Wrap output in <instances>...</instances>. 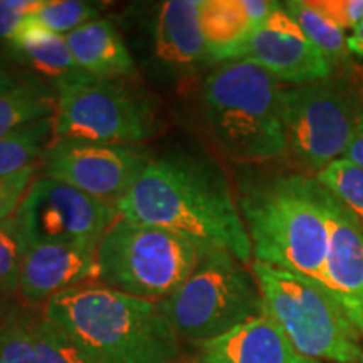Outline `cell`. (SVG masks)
I'll return each instance as SVG.
<instances>
[{
  "label": "cell",
  "mask_w": 363,
  "mask_h": 363,
  "mask_svg": "<svg viewBox=\"0 0 363 363\" xmlns=\"http://www.w3.org/2000/svg\"><path fill=\"white\" fill-rule=\"evenodd\" d=\"M29 363H99L93 357L81 350L76 343L49 323L43 316L40 318L38 340Z\"/></svg>",
  "instance_id": "obj_27"
},
{
  "label": "cell",
  "mask_w": 363,
  "mask_h": 363,
  "mask_svg": "<svg viewBox=\"0 0 363 363\" xmlns=\"http://www.w3.org/2000/svg\"><path fill=\"white\" fill-rule=\"evenodd\" d=\"M192 240L160 227L118 217L98 244V281L158 303L192 274L203 256Z\"/></svg>",
  "instance_id": "obj_7"
},
{
  "label": "cell",
  "mask_w": 363,
  "mask_h": 363,
  "mask_svg": "<svg viewBox=\"0 0 363 363\" xmlns=\"http://www.w3.org/2000/svg\"><path fill=\"white\" fill-rule=\"evenodd\" d=\"M197 347L201 363H320L301 355L266 313Z\"/></svg>",
  "instance_id": "obj_16"
},
{
  "label": "cell",
  "mask_w": 363,
  "mask_h": 363,
  "mask_svg": "<svg viewBox=\"0 0 363 363\" xmlns=\"http://www.w3.org/2000/svg\"><path fill=\"white\" fill-rule=\"evenodd\" d=\"M239 211L251 239L254 262L323 284L328 190L315 177L289 174L254 184L242 192Z\"/></svg>",
  "instance_id": "obj_3"
},
{
  "label": "cell",
  "mask_w": 363,
  "mask_h": 363,
  "mask_svg": "<svg viewBox=\"0 0 363 363\" xmlns=\"http://www.w3.org/2000/svg\"><path fill=\"white\" fill-rule=\"evenodd\" d=\"M201 27L208 62H217L222 54L242 43L256 26L242 0H202Z\"/></svg>",
  "instance_id": "obj_19"
},
{
  "label": "cell",
  "mask_w": 363,
  "mask_h": 363,
  "mask_svg": "<svg viewBox=\"0 0 363 363\" xmlns=\"http://www.w3.org/2000/svg\"><path fill=\"white\" fill-rule=\"evenodd\" d=\"M40 318L11 315L0 321V363H29Z\"/></svg>",
  "instance_id": "obj_26"
},
{
  "label": "cell",
  "mask_w": 363,
  "mask_h": 363,
  "mask_svg": "<svg viewBox=\"0 0 363 363\" xmlns=\"http://www.w3.org/2000/svg\"><path fill=\"white\" fill-rule=\"evenodd\" d=\"M43 2L44 0H0V54H6L17 27L30 12L38 11Z\"/></svg>",
  "instance_id": "obj_29"
},
{
  "label": "cell",
  "mask_w": 363,
  "mask_h": 363,
  "mask_svg": "<svg viewBox=\"0 0 363 363\" xmlns=\"http://www.w3.org/2000/svg\"><path fill=\"white\" fill-rule=\"evenodd\" d=\"M247 59L266 69L279 83L294 86L331 78L333 67L303 33L283 4L267 19L254 27L242 43L222 54L217 65Z\"/></svg>",
  "instance_id": "obj_12"
},
{
  "label": "cell",
  "mask_w": 363,
  "mask_h": 363,
  "mask_svg": "<svg viewBox=\"0 0 363 363\" xmlns=\"http://www.w3.org/2000/svg\"><path fill=\"white\" fill-rule=\"evenodd\" d=\"M177 363H182V362H177ZM194 363H201V362H194Z\"/></svg>",
  "instance_id": "obj_34"
},
{
  "label": "cell",
  "mask_w": 363,
  "mask_h": 363,
  "mask_svg": "<svg viewBox=\"0 0 363 363\" xmlns=\"http://www.w3.org/2000/svg\"><path fill=\"white\" fill-rule=\"evenodd\" d=\"M311 4L345 33L363 21V0H311Z\"/></svg>",
  "instance_id": "obj_30"
},
{
  "label": "cell",
  "mask_w": 363,
  "mask_h": 363,
  "mask_svg": "<svg viewBox=\"0 0 363 363\" xmlns=\"http://www.w3.org/2000/svg\"><path fill=\"white\" fill-rule=\"evenodd\" d=\"M323 284L363 337V222L330 192Z\"/></svg>",
  "instance_id": "obj_14"
},
{
  "label": "cell",
  "mask_w": 363,
  "mask_h": 363,
  "mask_svg": "<svg viewBox=\"0 0 363 363\" xmlns=\"http://www.w3.org/2000/svg\"><path fill=\"white\" fill-rule=\"evenodd\" d=\"M116 211L123 219L182 235L203 251H225L244 264L252 259L239 203L224 172L207 157L179 152L150 158Z\"/></svg>",
  "instance_id": "obj_1"
},
{
  "label": "cell",
  "mask_w": 363,
  "mask_h": 363,
  "mask_svg": "<svg viewBox=\"0 0 363 363\" xmlns=\"http://www.w3.org/2000/svg\"><path fill=\"white\" fill-rule=\"evenodd\" d=\"M45 177L116 206L150 160L135 145L57 140L45 152Z\"/></svg>",
  "instance_id": "obj_11"
},
{
  "label": "cell",
  "mask_w": 363,
  "mask_h": 363,
  "mask_svg": "<svg viewBox=\"0 0 363 363\" xmlns=\"http://www.w3.org/2000/svg\"><path fill=\"white\" fill-rule=\"evenodd\" d=\"M347 43H348V49H350V52L355 54L357 57H360L363 61V21L352 30V34L348 35Z\"/></svg>",
  "instance_id": "obj_32"
},
{
  "label": "cell",
  "mask_w": 363,
  "mask_h": 363,
  "mask_svg": "<svg viewBox=\"0 0 363 363\" xmlns=\"http://www.w3.org/2000/svg\"><path fill=\"white\" fill-rule=\"evenodd\" d=\"M283 9L296 21L303 33L320 49L333 69L347 61L352 54L347 43L348 35L318 11L311 0H288L283 4Z\"/></svg>",
  "instance_id": "obj_21"
},
{
  "label": "cell",
  "mask_w": 363,
  "mask_h": 363,
  "mask_svg": "<svg viewBox=\"0 0 363 363\" xmlns=\"http://www.w3.org/2000/svg\"><path fill=\"white\" fill-rule=\"evenodd\" d=\"M99 11L96 4L83 0H44L43 6L29 16L49 33L67 35L88 22L98 21Z\"/></svg>",
  "instance_id": "obj_24"
},
{
  "label": "cell",
  "mask_w": 363,
  "mask_h": 363,
  "mask_svg": "<svg viewBox=\"0 0 363 363\" xmlns=\"http://www.w3.org/2000/svg\"><path fill=\"white\" fill-rule=\"evenodd\" d=\"M54 116L35 121L0 140V177L35 165L51 147Z\"/></svg>",
  "instance_id": "obj_22"
},
{
  "label": "cell",
  "mask_w": 363,
  "mask_h": 363,
  "mask_svg": "<svg viewBox=\"0 0 363 363\" xmlns=\"http://www.w3.org/2000/svg\"><path fill=\"white\" fill-rule=\"evenodd\" d=\"M343 158H347V160H350L352 163H355V165L363 169V113L360 120H358L355 133L352 136V142L348 145Z\"/></svg>",
  "instance_id": "obj_31"
},
{
  "label": "cell",
  "mask_w": 363,
  "mask_h": 363,
  "mask_svg": "<svg viewBox=\"0 0 363 363\" xmlns=\"http://www.w3.org/2000/svg\"><path fill=\"white\" fill-rule=\"evenodd\" d=\"M57 94L40 79H27L0 94V140L56 115Z\"/></svg>",
  "instance_id": "obj_20"
},
{
  "label": "cell",
  "mask_w": 363,
  "mask_h": 363,
  "mask_svg": "<svg viewBox=\"0 0 363 363\" xmlns=\"http://www.w3.org/2000/svg\"><path fill=\"white\" fill-rule=\"evenodd\" d=\"M202 0H167L157 4L150 22L152 61L175 81H187L208 62L201 27Z\"/></svg>",
  "instance_id": "obj_15"
},
{
  "label": "cell",
  "mask_w": 363,
  "mask_h": 363,
  "mask_svg": "<svg viewBox=\"0 0 363 363\" xmlns=\"http://www.w3.org/2000/svg\"><path fill=\"white\" fill-rule=\"evenodd\" d=\"M35 165L0 177V220L19 211L27 190L34 182Z\"/></svg>",
  "instance_id": "obj_28"
},
{
  "label": "cell",
  "mask_w": 363,
  "mask_h": 363,
  "mask_svg": "<svg viewBox=\"0 0 363 363\" xmlns=\"http://www.w3.org/2000/svg\"><path fill=\"white\" fill-rule=\"evenodd\" d=\"M279 81L247 59L220 62L202 84L211 135L230 160L264 163L288 152Z\"/></svg>",
  "instance_id": "obj_4"
},
{
  "label": "cell",
  "mask_w": 363,
  "mask_h": 363,
  "mask_svg": "<svg viewBox=\"0 0 363 363\" xmlns=\"http://www.w3.org/2000/svg\"><path fill=\"white\" fill-rule=\"evenodd\" d=\"M157 130L155 104L130 81L84 76L57 88L52 142L136 145Z\"/></svg>",
  "instance_id": "obj_8"
},
{
  "label": "cell",
  "mask_w": 363,
  "mask_h": 363,
  "mask_svg": "<svg viewBox=\"0 0 363 363\" xmlns=\"http://www.w3.org/2000/svg\"><path fill=\"white\" fill-rule=\"evenodd\" d=\"M315 179L363 222V169L347 158H338L318 172Z\"/></svg>",
  "instance_id": "obj_25"
},
{
  "label": "cell",
  "mask_w": 363,
  "mask_h": 363,
  "mask_svg": "<svg viewBox=\"0 0 363 363\" xmlns=\"http://www.w3.org/2000/svg\"><path fill=\"white\" fill-rule=\"evenodd\" d=\"M65 38L74 62L89 78L130 81L136 76L133 57L110 21L88 22Z\"/></svg>",
  "instance_id": "obj_17"
},
{
  "label": "cell",
  "mask_w": 363,
  "mask_h": 363,
  "mask_svg": "<svg viewBox=\"0 0 363 363\" xmlns=\"http://www.w3.org/2000/svg\"><path fill=\"white\" fill-rule=\"evenodd\" d=\"M266 315L313 360L363 362L362 335L328 289L306 276L252 262Z\"/></svg>",
  "instance_id": "obj_5"
},
{
  "label": "cell",
  "mask_w": 363,
  "mask_h": 363,
  "mask_svg": "<svg viewBox=\"0 0 363 363\" xmlns=\"http://www.w3.org/2000/svg\"><path fill=\"white\" fill-rule=\"evenodd\" d=\"M157 306L182 342L194 345L266 313L252 271L225 251L203 252L192 274Z\"/></svg>",
  "instance_id": "obj_6"
},
{
  "label": "cell",
  "mask_w": 363,
  "mask_h": 363,
  "mask_svg": "<svg viewBox=\"0 0 363 363\" xmlns=\"http://www.w3.org/2000/svg\"><path fill=\"white\" fill-rule=\"evenodd\" d=\"M360 363H363V362H360Z\"/></svg>",
  "instance_id": "obj_35"
},
{
  "label": "cell",
  "mask_w": 363,
  "mask_h": 363,
  "mask_svg": "<svg viewBox=\"0 0 363 363\" xmlns=\"http://www.w3.org/2000/svg\"><path fill=\"white\" fill-rule=\"evenodd\" d=\"M363 108L342 81L328 78L283 89L288 152L303 169L321 172L343 158Z\"/></svg>",
  "instance_id": "obj_9"
},
{
  "label": "cell",
  "mask_w": 363,
  "mask_h": 363,
  "mask_svg": "<svg viewBox=\"0 0 363 363\" xmlns=\"http://www.w3.org/2000/svg\"><path fill=\"white\" fill-rule=\"evenodd\" d=\"M6 57L51 81L56 89L86 76L72 59L65 35L49 33L30 19V16H27L13 33Z\"/></svg>",
  "instance_id": "obj_18"
},
{
  "label": "cell",
  "mask_w": 363,
  "mask_h": 363,
  "mask_svg": "<svg viewBox=\"0 0 363 363\" xmlns=\"http://www.w3.org/2000/svg\"><path fill=\"white\" fill-rule=\"evenodd\" d=\"M24 224L19 214L0 220V299L19 291V278L26 254L29 251Z\"/></svg>",
  "instance_id": "obj_23"
},
{
  "label": "cell",
  "mask_w": 363,
  "mask_h": 363,
  "mask_svg": "<svg viewBox=\"0 0 363 363\" xmlns=\"http://www.w3.org/2000/svg\"><path fill=\"white\" fill-rule=\"evenodd\" d=\"M43 316L99 363H177L182 340L157 303L104 284L49 299Z\"/></svg>",
  "instance_id": "obj_2"
},
{
  "label": "cell",
  "mask_w": 363,
  "mask_h": 363,
  "mask_svg": "<svg viewBox=\"0 0 363 363\" xmlns=\"http://www.w3.org/2000/svg\"><path fill=\"white\" fill-rule=\"evenodd\" d=\"M98 244L99 240H74L29 246L17 293L29 305L38 306L98 279Z\"/></svg>",
  "instance_id": "obj_13"
},
{
  "label": "cell",
  "mask_w": 363,
  "mask_h": 363,
  "mask_svg": "<svg viewBox=\"0 0 363 363\" xmlns=\"http://www.w3.org/2000/svg\"><path fill=\"white\" fill-rule=\"evenodd\" d=\"M17 214L30 246L99 240L120 217L113 203L98 201L51 177L33 182Z\"/></svg>",
  "instance_id": "obj_10"
},
{
  "label": "cell",
  "mask_w": 363,
  "mask_h": 363,
  "mask_svg": "<svg viewBox=\"0 0 363 363\" xmlns=\"http://www.w3.org/2000/svg\"><path fill=\"white\" fill-rule=\"evenodd\" d=\"M4 61H6V57L0 54V81H16L11 74H9L7 67H6V65H4Z\"/></svg>",
  "instance_id": "obj_33"
}]
</instances>
